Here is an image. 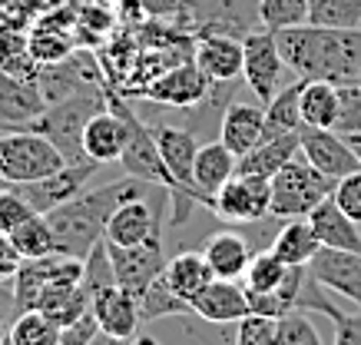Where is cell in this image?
I'll list each match as a JSON object with an SVG mask.
<instances>
[{
  "instance_id": "1",
  "label": "cell",
  "mask_w": 361,
  "mask_h": 345,
  "mask_svg": "<svg viewBox=\"0 0 361 345\" xmlns=\"http://www.w3.org/2000/svg\"><path fill=\"white\" fill-rule=\"evenodd\" d=\"M285 67L302 80H329L335 87L361 80V27H288L275 30Z\"/></svg>"
},
{
  "instance_id": "2",
  "label": "cell",
  "mask_w": 361,
  "mask_h": 345,
  "mask_svg": "<svg viewBox=\"0 0 361 345\" xmlns=\"http://www.w3.org/2000/svg\"><path fill=\"white\" fill-rule=\"evenodd\" d=\"M149 186L153 183L126 176V179H116V183H106V186H97V190H83L70 202L50 210L47 212V223L54 229L56 253L73 259H87L90 249L106 239V223H110L113 212L120 210L126 200L146 193Z\"/></svg>"
},
{
  "instance_id": "3",
  "label": "cell",
  "mask_w": 361,
  "mask_h": 345,
  "mask_svg": "<svg viewBox=\"0 0 361 345\" xmlns=\"http://www.w3.org/2000/svg\"><path fill=\"white\" fill-rule=\"evenodd\" d=\"M106 93V107L116 110L123 116V126H126V143H123V156L120 163L126 169V176H136L142 183H153V186H166L169 196L176 193V179L169 176V169H166L163 156H159V146H156V133L149 123H142L136 116V110L130 107L126 97L116 93V87H103Z\"/></svg>"
},
{
  "instance_id": "4",
  "label": "cell",
  "mask_w": 361,
  "mask_h": 345,
  "mask_svg": "<svg viewBox=\"0 0 361 345\" xmlns=\"http://www.w3.org/2000/svg\"><path fill=\"white\" fill-rule=\"evenodd\" d=\"M106 107V93H80V97H66L60 103H50L37 120L30 123V130L44 133L50 143L63 153L66 163H90L83 153V130L93 113Z\"/></svg>"
},
{
  "instance_id": "5",
  "label": "cell",
  "mask_w": 361,
  "mask_h": 345,
  "mask_svg": "<svg viewBox=\"0 0 361 345\" xmlns=\"http://www.w3.org/2000/svg\"><path fill=\"white\" fill-rule=\"evenodd\" d=\"M63 167V153L30 126L0 133V183H33Z\"/></svg>"
},
{
  "instance_id": "6",
  "label": "cell",
  "mask_w": 361,
  "mask_h": 345,
  "mask_svg": "<svg viewBox=\"0 0 361 345\" xmlns=\"http://www.w3.org/2000/svg\"><path fill=\"white\" fill-rule=\"evenodd\" d=\"M338 179L318 173L305 156L298 153L272 176V216L275 219H298L308 216L318 202L335 193Z\"/></svg>"
},
{
  "instance_id": "7",
  "label": "cell",
  "mask_w": 361,
  "mask_h": 345,
  "mask_svg": "<svg viewBox=\"0 0 361 345\" xmlns=\"http://www.w3.org/2000/svg\"><path fill=\"white\" fill-rule=\"evenodd\" d=\"M37 83H40V93H44L47 107H50V103H60L66 97L99 93V90L106 87V73H103L99 56L90 47H77L66 60L50 63V67H40Z\"/></svg>"
},
{
  "instance_id": "8",
  "label": "cell",
  "mask_w": 361,
  "mask_h": 345,
  "mask_svg": "<svg viewBox=\"0 0 361 345\" xmlns=\"http://www.w3.org/2000/svg\"><path fill=\"white\" fill-rule=\"evenodd\" d=\"M285 60L275 30H252L242 37V80L259 103H269L285 87Z\"/></svg>"
},
{
  "instance_id": "9",
  "label": "cell",
  "mask_w": 361,
  "mask_h": 345,
  "mask_svg": "<svg viewBox=\"0 0 361 345\" xmlns=\"http://www.w3.org/2000/svg\"><path fill=\"white\" fill-rule=\"evenodd\" d=\"M212 212L226 223H262L265 216H272V179L235 173L216 193Z\"/></svg>"
},
{
  "instance_id": "10",
  "label": "cell",
  "mask_w": 361,
  "mask_h": 345,
  "mask_svg": "<svg viewBox=\"0 0 361 345\" xmlns=\"http://www.w3.org/2000/svg\"><path fill=\"white\" fill-rule=\"evenodd\" d=\"M209 93H212V83L199 70L196 60H183V63L163 70L159 77H153L146 87L136 90V97H142V100L159 103V107H176V110L199 107Z\"/></svg>"
},
{
  "instance_id": "11",
  "label": "cell",
  "mask_w": 361,
  "mask_h": 345,
  "mask_svg": "<svg viewBox=\"0 0 361 345\" xmlns=\"http://www.w3.org/2000/svg\"><path fill=\"white\" fill-rule=\"evenodd\" d=\"M97 169H99V163H93V159H90V163H66L63 169H56V173H50V176H44V179H33V183H7V186H13L40 216H47L50 210L63 206V202H70L73 196H80V193L87 190V183L93 179Z\"/></svg>"
},
{
  "instance_id": "12",
  "label": "cell",
  "mask_w": 361,
  "mask_h": 345,
  "mask_svg": "<svg viewBox=\"0 0 361 345\" xmlns=\"http://www.w3.org/2000/svg\"><path fill=\"white\" fill-rule=\"evenodd\" d=\"M110 249V262H113V276H116V286L130 289L133 296H140L153 279L163 276L166 269V253H163V236L159 239H149V243L140 246H113L106 243Z\"/></svg>"
},
{
  "instance_id": "13",
  "label": "cell",
  "mask_w": 361,
  "mask_h": 345,
  "mask_svg": "<svg viewBox=\"0 0 361 345\" xmlns=\"http://www.w3.org/2000/svg\"><path fill=\"white\" fill-rule=\"evenodd\" d=\"M298 143H302V156L308 163L331 179H341L348 173H355V169H361V159L351 150L348 136L335 133V130H318V126H305L302 123L298 126Z\"/></svg>"
},
{
  "instance_id": "14",
  "label": "cell",
  "mask_w": 361,
  "mask_h": 345,
  "mask_svg": "<svg viewBox=\"0 0 361 345\" xmlns=\"http://www.w3.org/2000/svg\"><path fill=\"white\" fill-rule=\"evenodd\" d=\"M308 272L325 286L329 292H338L361 309V253H345V249H318Z\"/></svg>"
},
{
  "instance_id": "15",
  "label": "cell",
  "mask_w": 361,
  "mask_h": 345,
  "mask_svg": "<svg viewBox=\"0 0 361 345\" xmlns=\"http://www.w3.org/2000/svg\"><path fill=\"white\" fill-rule=\"evenodd\" d=\"M189 305H192V315L216 325L242 322L245 315H252L249 292L245 286H239V279H212Z\"/></svg>"
},
{
  "instance_id": "16",
  "label": "cell",
  "mask_w": 361,
  "mask_h": 345,
  "mask_svg": "<svg viewBox=\"0 0 361 345\" xmlns=\"http://www.w3.org/2000/svg\"><path fill=\"white\" fill-rule=\"evenodd\" d=\"M47 110V100L37 80L13 77L0 70V130H20L30 126Z\"/></svg>"
},
{
  "instance_id": "17",
  "label": "cell",
  "mask_w": 361,
  "mask_h": 345,
  "mask_svg": "<svg viewBox=\"0 0 361 345\" xmlns=\"http://www.w3.org/2000/svg\"><path fill=\"white\" fill-rule=\"evenodd\" d=\"M192 60L209 83H235L242 77V40L232 34H196Z\"/></svg>"
},
{
  "instance_id": "18",
  "label": "cell",
  "mask_w": 361,
  "mask_h": 345,
  "mask_svg": "<svg viewBox=\"0 0 361 345\" xmlns=\"http://www.w3.org/2000/svg\"><path fill=\"white\" fill-rule=\"evenodd\" d=\"M90 312L97 319L99 332L116 335V339H133L136 329H140V302H136V296L130 289H123L116 282L93 292Z\"/></svg>"
},
{
  "instance_id": "19",
  "label": "cell",
  "mask_w": 361,
  "mask_h": 345,
  "mask_svg": "<svg viewBox=\"0 0 361 345\" xmlns=\"http://www.w3.org/2000/svg\"><path fill=\"white\" fill-rule=\"evenodd\" d=\"M312 223V233L325 249H345V253H361V233L358 223L351 219L348 212H341V206L335 202V196H325L315 210L305 216Z\"/></svg>"
},
{
  "instance_id": "20",
  "label": "cell",
  "mask_w": 361,
  "mask_h": 345,
  "mask_svg": "<svg viewBox=\"0 0 361 345\" xmlns=\"http://www.w3.org/2000/svg\"><path fill=\"white\" fill-rule=\"evenodd\" d=\"M265 136V103H229L219 120V140L235 156L249 153Z\"/></svg>"
},
{
  "instance_id": "21",
  "label": "cell",
  "mask_w": 361,
  "mask_h": 345,
  "mask_svg": "<svg viewBox=\"0 0 361 345\" xmlns=\"http://www.w3.org/2000/svg\"><path fill=\"white\" fill-rule=\"evenodd\" d=\"M123 143H126V126L123 116L110 107H103L99 113H93L83 130V153L93 163H120L123 156Z\"/></svg>"
},
{
  "instance_id": "22",
  "label": "cell",
  "mask_w": 361,
  "mask_h": 345,
  "mask_svg": "<svg viewBox=\"0 0 361 345\" xmlns=\"http://www.w3.org/2000/svg\"><path fill=\"white\" fill-rule=\"evenodd\" d=\"M298 153H302L298 130H292V133H282V136H265V140H259V143L252 146L249 153L239 156V167H235V173L272 179L275 173H279V169H282L288 159H295Z\"/></svg>"
},
{
  "instance_id": "23",
  "label": "cell",
  "mask_w": 361,
  "mask_h": 345,
  "mask_svg": "<svg viewBox=\"0 0 361 345\" xmlns=\"http://www.w3.org/2000/svg\"><path fill=\"white\" fill-rule=\"evenodd\" d=\"M202 253H206L216 279H242L245 276V269H249V262H252V256H255L249 239H245L242 233H235V229L212 233Z\"/></svg>"
},
{
  "instance_id": "24",
  "label": "cell",
  "mask_w": 361,
  "mask_h": 345,
  "mask_svg": "<svg viewBox=\"0 0 361 345\" xmlns=\"http://www.w3.org/2000/svg\"><path fill=\"white\" fill-rule=\"evenodd\" d=\"M235 167H239V156L232 153L229 146L216 140V143H202L196 153V167H192V179H196V186L206 196L216 200V193L235 176Z\"/></svg>"
},
{
  "instance_id": "25",
  "label": "cell",
  "mask_w": 361,
  "mask_h": 345,
  "mask_svg": "<svg viewBox=\"0 0 361 345\" xmlns=\"http://www.w3.org/2000/svg\"><path fill=\"white\" fill-rule=\"evenodd\" d=\"M163 276H166V282H169V289H173L179 299L192 302L199 292L216 279V272H212V266H209L206 253H192V249H186V253H179V256H173L169 262H166Z\"/></svg>"
},
{
  "instance_id": "26",
  "label": "cell",
  "mask_w": 361,
  "mask_h": 345,
  "mask_svg": "<svg viewBox=\"0 0 361 345\" xmlns=\"http://www.w3.org/2000/svg\"><path fill=\"white\" fill-rule=\"evenodd\" d=\"M269 249L282 259L285 266H308L312 256L322 249V243L312 233V223H308L305 216H298V219H285V226L272 236Z\"/></svg>"
},
{
  "instance_id": "27",
  "label": "cell",
  "mask_w": 361,
  "mask_h": 345,
  "mask_svg": "<svg viewBox=\"0 0 361 345\" xmlns=\"http://www.w3.org/2000/svg\"><path fill=\"white\" fill-rule=\"evenodd\" d=\"M298 107H302V123L305 126L335 130V120H338V87L329 83V80H305Z\"/></svg>"
},
{
  "instance_id": "28",
  "label": "cell",
  "mask_w": 361,
  "mask_h": 345,
  "mask_svg": "<svg viewBox=\"0 0 361 345\" xmlns=\"http://www.w3.org/2000/svg\"><path fill=\"white\" fill-rule=\"evenodd\" d=\"M90 299L93 296L83 289V282H56V286H47L37 309L47 312L60 325H70V322H77L80 315L90 312Z\"/></svg>"
},
{
  "instance_id": "29",
  "label": "cell",
  "mask_w": 361,
  "mask_h": 345,
  "mask_svg": "<svg viewBox=\"0 0 361 345\" xmlns=\"http://www.w3.org/2000/svg\"><path fill=\"white\" fill-rule=\"evenodd\" d=\"M0 70H7V73L23 80H37L40 63L30 54V30L27 27L0 23Z\"/></svg>"
},
{
  "instance_id": "30",
  "label": "cell",
  "mask_w": 361,
  "mask_h": 345,
  "mask_svg": "<svg viewBox=\"0 0 361 345\" xmlns=\"http://www.w3.org/2000/svg\"><path fill=\"white\" fill-rule=\"evenodd\" d=\"M302 87H305V80L298 77L292 87H282L272 100L265 103V136H282L302 126V107H298Z\"/></svg>"
},
{
  "instance_id": "31",
  "label": "cell",
  "mask_w": 361,
  "mask_h": 345,
  "mask_svg": "<svg viewBox=\"0 0 361 345\" xmlns=\"http://www.w3.org/2000/svg\"><path fill=\"white\" fill-rule=\"evenodd\" d=\"M136 302H140V322L173 319V315H192V305H189L186 299H179V296L169 289L166 276L153 279V282L136 296Z\"/></svg>"
},
{
  "instance_id": "32",
  "label": "cell",
  "mask_w": 361,
  "mask_h": 345,
  "mask_svg": "<svg viewBox=\"0 0 361 345\" xmlns=\"http://www.w3.org/2000/svg\"><path fill=\"white\" fill-rule=\"evenodd\" d=\"M60 329L63 325L40 309L17 312L11 335H7V345H56L60 342Z\"/></svg>"
},
{
  "instance_id": "33",
  "label": "cell",
  "mask_w": 361,
  "mask_h": 345,
  "mask_svg": "<svg viewBox=\"0 0 361 345\" xmlns=\"http://www.w3.org/2000/svg\"><path fill=\"white\" fill-rule=\"evenodd\" d=\"M77 37L70 30H54V27H44V23H33L30 27V54L40 67H50V63H60L77 50Z\"/></svg>"
},
{
  "instance_id": "34",
  "label": "cell",
  "mask_w": 361,
  "mask_h": 345,
  "mask_svg": "<svg viewBox=\"0 0 361 345\" xmlns=\"http://www.w3.org/2000/svg\"><path fill=\"white\" fill-rule=\"evenodd\" d=\"M13 246L20 249L23 259H44V256H54L56 253V239H54V229L47 223V216H30L23 226H17L11 233Z\"/></svg>"
},
{
  "instance_id": "35",
  "label": "cell",
  "mask_w": 361,
  "mask_h": 345,
  "mask_svg": "<svg viewBox=\"0 0 361 345\" xmlns=\"http://www.w3.org/2000/svg\"><path fill=\"white\" fill-rule=\"evenodd\" d=\"M288 269L292 266H285L272 249H259V253L252 256L245 276H242L245 279V289L249 292H279L285 276H288Z\"/></svg>"
},
{
  "instance_id": "36",
  "label": "cell",
  "mask_w": 361,
  "mask_h": 345,
  "mask_svg": "<svg viewBox=\"0 0 361 345\" xmlns=\"http://www.w3.org/2000/svg\"><path fill=\"white\" fill-rule=\"evenodd\" d=\"M308 23L315 27H361V0H308Z\"/></svg>"
},
{
  "instance_id": "37",
  "label": "cell",
  "mask_w": 361,
  "mask_h": 345,
  "mask_svg": "<svg viewBox=\"0 0 361 345\" xmlns=\"http://www.w3.org/2000/svg\"><path fill=\"white\" fill-rule=\"evenodd\" d=\"M259 20L265 30H288L308 23V0H259Z\"/></svg>"
},
{
  "instance_id": "38",
  "label": "cell",
  "mask_w": 361,
  "mask_h": 345,
  "mask_svg": "<svg viewBox=\"0 0 361 345\" xmlns=\"http://www.w3.org/2000/svg\"><path fill=\"white\" fill-rule=\"evenodd\" d=\"M275 325H279V345H322V335H318L312 315L302 309L275 319Z\"/></svg>"
},
{
  "instance_id": "39",
  "label": "cell",
  "mask_w": 361,
  "mask_h": 345,
  "mask_svg": "<svg viewBox=\"0 0 361 345\" xmlns=\"http://www.w3.org/2000/svg\"><path fill=\"white\" fill-rule=\"evenodd\" d=\"M116 276H113V262H110V249H106V239L97 243L90 249V256L83 259V289L93 296L97 289H106L113 286Z\"/></svg>"
},
{
  "instance_id": "40",
  "label": "cell",
  "mask_w": 361,
  "mask_h": 345,
  "mask_svg": "<svg viewBox=\"0 0 361 345\" xmlns=\"http://www.w3.org/2000/svg\"><path fill=\"white\" fill-rule=\"evenodd\" d=\"M358 130H361V83H341L335 133L348 136V133H358Z\"/></svg>"
},
{
  "instance_id": "41",
  "label": "cell",
  "mask_w": 361,
  "mask_h": 345,
  "mask_svg": "<svg viewBox=\"0 0 361 345\" xmlns=\"http://www.w3.org/2000/svg\"><path fill=\"white\" fill-rule=\"evenodd\" d=\"M30 216H37V210H33L30 202L23 200L13 186H7V183H4V190H0V233L11 236L13 229H17V226H23Z\"/></svg>"
},
{
  "instance_id": "42",
  "label": "cell",
  "mask_w": 361,
  "mask_h": 345,
  "mask_svg": "<svg viewBox=\"0 0 361 345\" xmlns=\"http://www.w3.org/2000/svg\"><path fill=\"white\" fill-rule=\"evenodd\" d=\"M235 345H279V325H275V319H265V315L252 312L239 322Z\"/></svg>"
},
{
  "instance_id": "43",
  "label": "cell",
  "mask_w": 361,
  "mask_h": 345,
  "mask_svg": "<svg viewBox=\"0 0 361 345\" xmlns=\"http://www.w3.org/2000/svg\"><path fill=\"white\" fill-rule=\"evenodd\" d=\"M322 315H329L335 322V345H361V309L358 312H341L335 302H325Z\"/></svg>"
},
{
  "instance_id": "44",
  "label": "cell",
  "mask_w": 361,
  "mask_h": 345,
  "mask_svg": "<svg viewBox=\"0 0 361 345\" xmlns=\"http://www.w3.org/2000/svg\"><path fill=\"white\" fill-rule=\"evenodd\" d=\"M335 202L341 206V212H348L355 223H361V169L348 173V176H341L335 183Z\"/></svg>"
},
{
  "instance_id": "45",
  "label": "cell",
  "mask_w": 361,
  "mask_h": 345,
  "mask_svg": "<svg viewBox=\"0 0 361 345\" xmlns=\"http://www.w3.org/2000/svg\"><path fill=\"white\" fill-rule=\"evenodd\" d=\"M97 332H99L97 319H93V312H87V315H80L77 322H70L60 329V342L56 345H90L97 339Z\"/></svg>"
},
{
  "instance_id": "46",
  "label": "cell",
  "mask_w": 361,
  "mask_h": 345,
  "mask_svg": "<svg viewBox=\"0 0 361 345\" xmlns=\"http://www.w3.org/2000/svg\"><path fill=\"white\" fill-rule=\"evenodd\" d=\"M20 266H23L20 249L13 246V239L7 233H0V282H13Z\"/></svg>"
},
{
  "instance_id": "47",
  "label": "cell",
  "mask_w": 361,
  "mask_h": 345,
  "mask_svg": "<svg viewBox=\"0 0 361 345\" xmlns=\"http://www.w3.org/2000/svg\"><path fill=\"white\" fill-rule=\"evenodd\" d=\"M113 13H116V20L126 23V27H142V23H146V17H149V11H146V0H116Z\"/></svg>"
},
{
  "instance_id": "48",
  "label": "cell",
  "mask_w": 361,
  "mask_h": 345,
  "mask_svg": "<svg viewBox=\"0 0 361 345\" xmlns=\"http://www.w3.org/2000/svg\"><path fill=\"white\" fill-rule=\"evenodd\" d=\"M90 345H130V339H116V335H106V332H97V339Z\"/></svg>"
},
{
  "instance_id": "49",
  "label": "cell",
  "mask_w": 361,
  "mask_h": 345,
  "mask_svg": "<svg viewBox=\"0 0 361 345\" xmlns=\"http://www.w3.org/2000/svg\"><path fill=\"white\" fill-rule=\"evenodd\" d=\"M130 345H159V342H156L153 335H133Z\"/></svg>"
},
{
  "instance_id": "50",
  "label": "cell",
  "mask_w": 361,
  "mask_h": 345,
  "mask_svg": "<svg viewBox=\"0 0 361 345\" xmlns=\"http://www.w3.org/2000/svg\"><path fill=\"white\" fill-rule=\"evenodd\" d=\"M348 143H351V150L358 153V159H361V130L358 133H348Z\"/></svg>"
},
{
  "instance_id": "51",
  "label": "cell",
  "mask_w": 361,
  "mask_h": 345,
  "mask_svg": "<svg viewBox=\"0 0 361 345\" xmlns=\"http://www.w3.org/2000/svg\"><path fill=\"white\" fill-rule=\"evenodd\" d=\"M7 335H11V329H7V325L0 322V345H7Z\"/></svg>"
},
{
  "instance_id": "52",
  "label": "cell",
  "mask_w": 361,
  "mask_h": 345,
  "mask_svg": "<svg viewBox=\"0 0 361 345\" xmlns=\"http://www.w3.org/2000/svg\"><path fill=\"white\" fill-rule=\"evenodd\" d=\"M7 11H11V0H0V20L7 17Z\"/></svg>"
},
{
  "instance_id": "53",
  "label": "cell",
  "mask_w": 361,
  "mask_h": 345,
  "mask_svg": "<svg viewBox=\"0 0 361 345\" xmlns=\"http://www.w3.org/2000/svg\"><path fill=\"white\" fill-rule=\"evenodd\" d=\"M0 133H4V130H0Z\"/></svg>"
},
{
  "instance_id": "54",
  "label": "cell",
  "mask_w": 361,
  "mask_h": 345,
  "mask_svg": "<svg viewBox=\"0 0 361 345\" xmlns=\"http://www.w3.org/2000/svg\"><path fill=\"white\" fill-rule=\"evenodd\" d=\"M358 83H361V80H358Z\"/></svg>"
}]
</instances>
